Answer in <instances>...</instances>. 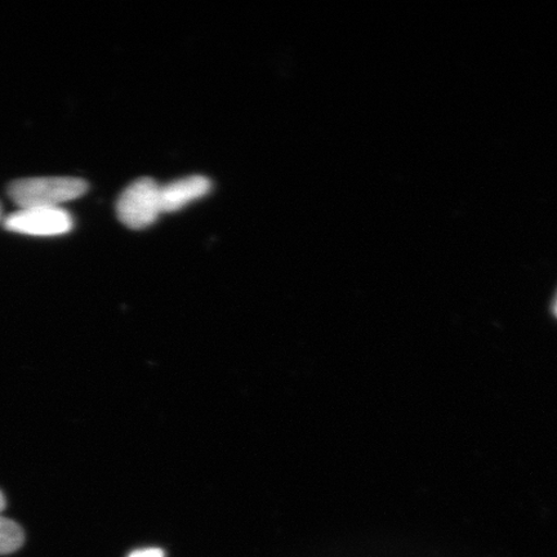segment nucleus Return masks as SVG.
Listing matches in <instances>:
<instances>
[{
	"instance_id": "nucleus-1",
	"label": "nucleus",
	"mask_w": 557,
	"mask_h": 557,
	"mask_svg": "<svg viewBox=\"0 0 557 557\" xmlns=\"http://www.w3.org/2000/svg\"><path fill=\"white\" fill-rule=\"evenodd\" d=\"M87 190L88 184L82 178L39 177L15 181L9 195L21 209L61 208V205L83 197Z\"/></svg>"
},
{
	"instance_id": "nucleus-2",
	"label": "nucleus",
	"mask_w": 557,
	"mask_h": 557,
	"mask_svg": "<svg viewBox=\"0 0 557 557\" xmlns=\"http://www.w3.org/2000/svg\"><path fill=\"white\" fill-rule=\"evenodd\" d=\"M116 214L129 228L143 230L154 224L162 214L160 185L149 177L135 181L117 199Z\"/></svg>"
},
{
	"instance_id": "nucleus-3",
	"label": "nucleus",
	"mask_w": 557,
	"mask_h": 557,
	"mask_svg": "<svg viewBox=\"0 0 557 557\" xmlns=\"http://www.w3.org/2000/svg\"><path fill=\"white\" fill-rule=\"evenodd\" d=\"M12 233L32 236H58L72 232V214L62 208H24L4 221Z\"/></svg>"
},
{
	"instance_id": "nucleus-4",
	"label": "nucleus",
	"mask_w": 557,
	"mask_h": 557,
	"mask_svg": "<svg viewBox=\"0 0 557 557\" xmlns=\"http://www.w3.org/2000/svg\"><path fill=\"white\" fill-rule=\"evenodd\" d=\"M211 189V181L205 176L185 177L160 186L162 213L177 212L194 200L206 197Z\"/></svg>"
},
{
	"instance_id": "nucleus-5",
	"label": "nucleus",
	"mask_w": 557,
	"mask_h": 557,
	"mask_svg": "<svg viewBox=\"0 0 557 557\" xmlns=\"http://www.w3.org/2000/svg\"><path fill=\"white\" fill-rule=\"evenodd\" d=\"M25 534L17 522L0 515V556L17 552L23 547Z\"/></svg>"
},
{
	"instance_id": "nucleus-6",
	"label": "nucleus",
	"mask_w": 557,
	"mask_h": 557,
	"mask_svg": "<svg viewBox=\"0 0 557 557\" xmlns=\"http://www.w3.org/2000/svg\"><path fill=\"white\" fill-rule=\"evenodd\" d=\"M128 557H164V552L162 548L157 547L141 548L136 549Z\"/></svg>"
},
{
	"instance_id": "nucleus-7",
	"label": "nucleus",
	"mask_w": 557,
	"mask_h": 557,
	"mask_svg": "<svg viewBox=\"0 0 557 557\" xmlns=\"http://www.w3.org/2000/svg\"><path fill=\"white\" fill-rule=\"evenodd\" d=\"M5 505H7V500L3 496V493L0 492V512H2L4 510Z\"/></svg>"
},
{
	"instance_id": "nucleus-8",
	"label": "nucleus",
	"mask_w": 557,
	"mask_h": 557,
	"mask_svg": "<svg viewBox=\"0 0 557 557\" xmlns=\"http://www.w3.org/2000/svg\"><path fill=\"white\" fill-rule=\"evenodd\" d=\"M554 312H555V315L557 317V296H556V299L554 302Z\"/></svg>"
}]
</instances>
